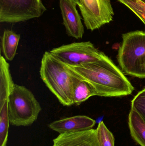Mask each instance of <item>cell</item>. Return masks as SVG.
I'll return each mask as SVG.
<instances>
[{
	"label": "cell",
	"instance_id": "obj_6",
	"mask_svg": "<svg viewBox=\"0 0 145 146\" xmlns=\"http://www.w3.org/2000/svg\"><path fill=\"white\" fill-rule=\"evenodd\" d=\"M50 52L61 61L72 66L95 62L106 56L89 41L64 44L53 48Z\"/></svg>",
	"mask_w": 145,
	"mask_h": 146
},
{
	"label": "cell",
	"instance_id": "obj_16",
	"mask_svg": "<svg viewBox=\"0 0 145 146\" xmlns=\"http://www.w3.org/2000/svg\"><path fill=\"white\" fill-rule=\"evenodd\" d=\"M100 146H115V139L104 122L98 123L96 129Z\"/></svg>",
	"mask_w": 145,
	"mask_h": 146
},
{
	"label": "cell",
	"instance_id": "obj_5",
	"mask_svg": "<svg viewBox=\"0 0 145 146\" xmlns=\"http://www.w3.org/2000/svg\"><path fill=\"white\" fill-rule=\"evenodd\" d=\"M46 10L41 0H0V22L26 21L40 17Z\"/></svg>",
	"mask_w": 145,
	"mask_h": 146
},
{
	"label": "cell",
	"instance_id": "obj_13",
	"mask_svg": "<svg viewBox=\"0 0 145 146\" xmlns=\"http://www.w3.org/2000/svg\"><path fill=\"white\" fill-rule=\"evenodd\" d=\"M20 38V34L12 31L6 30L3 32L1 38V47L7 60L12 61L15 57Z\"/></svg>",
	"mask_w": 145,
	"mask_h": 146
},
{
	"label": "cell",
	"instance_id": "obj_9",
	"mask_svg": "<svg viewBox=\"0 0 145 146\" xmlns=\"http://www.w3.org/2000/svg\"><path fill=\"white\" fill-rule=\"evenodd\" d=\"M52 146H100L97 129L66 132L53 140Z\"/></svg>",
	"mask_w": 145,
	"mask_h": 146
},
{
	"label": "cell",
	"instance_id": "obj_12",
	"mask_svg": "<svg viewBox=\"0 0 145 146\" xmlns=\"http://www.w3.org/2000/svg\"><path fill=\"white\" fill-rule=\"evenodd\" d=\"M129 127L133 139L140 146H145V121L133 109L129 115Z\"/></svg>",
	"mask_w": 145,
	"mask_h": 146
},
{
	"label": "cell",
	"instance_id": "obj_18",
	"mask_svg": "<svg viewBox=\"0 0 145 146\" xmlns=\"http://www.w3.org/2000/svg\"><path fill=\"white\" fill-rule=\"evenodd\" d=\"M131 109L135 110L145 121V88L138 93L131 102Z\"/></svg>",
	"mask_w": 145,
	"mask_h": 146
},
{
	"label": "cell",
	"instance_id": "obj_2",
	"mask_svg": "<svg viewBox=\"0 0 145 146\" xmlns=\"http://www.w3.org/2000/svg\"><path fill=\"white\" fill-rule=\"evenodd\" d=\"M40 74L62 105H73V86L77 76L66 64L50 51H46L42 58Z\"/></svg>",
	"mask_w": 145,
	"mask_h": 146
},
{
	"label": "cell",
	"instance_id": "obj_7",
	"mask_svg": "<svg viewBox=\"0 0 145 146\" xmlns=\"http://www.w3.org/2000/svg\"><path fill=\"white\" fill-rule=\"evenodd\" d=\"M79 7L86 27L92 31L113 19L111 0H80Z\"/></svg>",
	"mask_w": 145,
	"mask_h": 146
},
{
	"label": "cell",
	"instance_id": "obj_10",
	"mask_svg": "<svg viewBox=\"0 0 145 146\" xmlns=\"http://www.w3.org/2000/svg\"><path fill=\"white\" fill-rule=\"evenodd\" d=\"M96 121L85 115H76L62 118L49 124L50 129L59 134L93 129Z\"/></svg>",
	"mask_w": 145,
	"mask_h": 146
},
{
	"label": "cell",
	"instance_id": "obj_19",
	"mask_svg": "<svg viewBox=\"0 0 145 146\" xmlns=\"http://www.w3.org/2000/svg\"><path fill=\"white\" fill-rule=\"evenodd\" d=\"M68 1L71 2L72 3L76 5H78V6L80 5V0H68Z\"/></svg>",
	"mask_w": 145,
	"mask_h": 146
},
{
	"label": "cell",
	"instance_id": "obj_1",
	"mask_svg": "<svg viewBox=\"0 0 145 146\" xmlns=\"http://www.w3.org/2000/svg\"><path fill=\"white\" fill-rule=\"evenodd\" d=\"M67 66L78 77L92 85L97 96H127L131 94L134 90L123 72L106 55L95 62L75 66Z\"/></svg>",
	"mask_w": 145,
	"mask_h": 146
},
{
	"label": "cell",
	"instance_id": "obj_15",
	"mask_svg": "<svg viewBox=\"0 0 145 146\" xmlns=\"http://www.w3.org/2000/svg\"><path fill=\"white\" fill-rule=\"evenodd\" d=\"M9 124L8 101H7L0 107V146H7Z\"/></svg>",
	"mask_w": 145,
	"mask_h": 146
},
{
	"label": "cell",
	"instance_id": "obj_20",
	"mask_svg": "<svg viewBox=\"0 0 145 146\" xmlns=\"http://www.w3.org/2000/svg\"><path fill=\"white\" fill-rule=\"evenodd\" d=\"M141 1H142L144 3H145V0H141Z\"/></svg>",
	"mask_w": 145,
	"mask_h": 146
},
{
	"label": "cell",
	"instance_id": "obj_17",
	"mask_svg": "<svg viewBox=\"0 0 145 146\" xmlns=\"http://www.w3.org/2000/svg\"><path fill=\"white\" fill-rule=\"evenodd\" d=\"M133 11L145 25V3L141 0H118Z\"/></svg>",
	"mask_w": 145,
	"mask_h": 146
},
{
	"label": "cell",
	"instance_id": "obj_3",
	"mask_svg": "<svg viewBox=\"0 0 145 146\" xmlns=\"http://www.w3.org/2000/svg\"><path fill=\"white\" fill-rule=\"evenodd\" d=\"M117 58L122 71L126 74L145 78V31L124 33Z\"/></svg>",
	"mask_w": 145,
	"mask_h": 146
},
{
	"label": "cell",
	"instance_id": "obj_11",
	"mask_svg": "<svg viewBox=\"0 0 145 146\" xmlns=\"http://www.w3.org/2000/svg\"><path fill=\"white\" fill-rule=\"evenodd\" d=\"M15 84L12 79L10 66L7 60L1 56L0 58V107L8 101L9 95Z\"/></svg>",
	"mask_w": 145,
	"mask_h": 146
},
{
	"label": "cell",
	"instance_id": "obj_4",
	"mask_svg": "<svg viewBox=\"0 0 145 146\" xmlns=\"http://www.w3.org/2000/svg\"><path fill=\"white\" fill-rule=\"evenodd\" d=\"M8 106L10 124L16 127L31 125L37 120L42 110L32 92L17 84L9 95Z\"/></svg>",
	"mask_w": 145,
	"mask_h": 146
},
{
	"label": "cell",
	"instance_id": "obj_8",
	"mask_svg": "<svg viewBox=\"0 0 145 146\" xmlns=\"http://www.w3.org/2000/svg\"><path fill=\"white\" fill-rule=\"evenodd\" d=\"M76 6V4L68 0H60L63 23L67 35L76 39H80L83 36L84 29Z\"/></svg>",
	"mask_w": 145,
	"mask_h": 146
},
{
	"label": "cell",
	"instance_id": "obj_14",
	"mask_svg": "<svg viewBox=\"0 0 145 146\" xmlns=\"http://www.w3.org/2000/svg\"><path fill=\"white\" fill-rule=\"evenodd\" d=\"M77 76L73 86V105L79 106L90 97L97 96V93L91 84Z\"/></svg>",
	"mask_w": 145,
	"mask_h": 146
}]
</instances>
